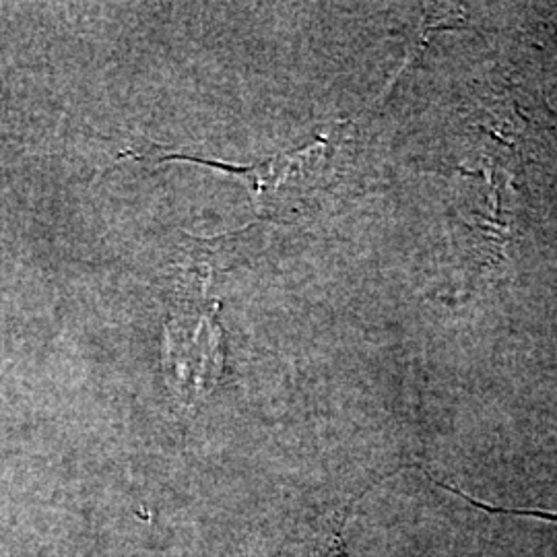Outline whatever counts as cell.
<instances>
[{
    "label": "cell",
    "instance_id": "cell-1",
    "mask_svg": "<svg viewBox=\"0 0 557 557\" xmlns=\"http://www.w3.org/2000/svg\"><path fill=\"white\" fill-rule=\"evenodd\" d=\"M324 557H345V541H343V533H337V537L333 541L331 552Z\"/></svg>",
    "mask_w": 557,
    "mask_h": 557
}]
</instances>
